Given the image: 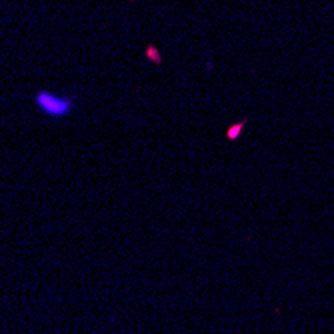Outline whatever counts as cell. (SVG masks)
I'll list each match as a JSON object with an SVG mask.
<instances>
[{
  "label": "cell",
  "instance_id": "obj_1",
  "mask_svg": "<svg viewBox=\"0 0 334 334\" xmlns=\"http://www.w3.org/2000/svg\"><path fill=\"white\" fill-rule=\"evenodd\" d=\"M34 104L42 114L52 116V118H66L72 108H74V100L68 96H60L54 94L50 90H40L34 94Z\"/></svg>",
  "mask_w": 334,
  "mask_h": 334
}]
</instances>
